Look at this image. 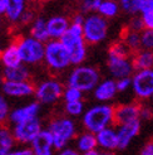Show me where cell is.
<instances>
[{
    "label": "cell",
    "mask_w": 153,
    "mask_h": 155,
    "mask_svg": "<svg viewBox=\"0 0 153 155\" xmlns=\"http://www.w3.org/2000/svg\"><path fill=\"white\" fill-rule=\"evenodd\" d=\"M82 124L86 131L97 135L99 131L111 127V124H114V107L108 104L90 107L84 112Z\"/></svg>",
    "instance_id": "cell-1"
},
{
    "label": "cell",
    "mask_w": 153,
    "mask_h": 155,
    "mask_svg": "<svg viewBox=\"0 0 153 155\" xmlns=\"http://www.w3.org/2000/svg\"><path fill=\"white\" fill-rule=\"evenodd\" d=\"M60 42L69 53L72 64L80 66L87 58V42L83 37V25L70 23L69 29L60 38Z\"/></svg>",
    "instance_id": "cell-2"
},
{
    "label": "cell",
    "mask_w": 153,
    "mask_h": 155,
    "mask_svg": "<svg viewBox=\"0 0 153 155\" xmlns=\"http://www.w3.org/2000/svg\"><path fill=\"white\" fill-rule=\"evenodd\" d=\"M101 82V73L97 68L92 66H75L68 74L67 86L74 87L80 92L94 91Z\"/></svg>",
    "instance_id": "cell-3"
},
{
    "label": "cell",
    "mask_w": 153,
    "mask_h": 155,
    "mask_svg": "<svg viewBox=\"0 0 153 155\" xmlns=\"http://www.w3.org/2000/svg\"><path fill=\"white\" fill-rule=\"evenodd\" d=\"M48 131L52 134L54 149L60 151L67 148V145L72 141L76 135V125L70 117L60 116L53 119L49 125Z\"/></svg>",
    "instance_id": "cell-4"
},
{
    "label": "cell",
    "mask_w": 153,
    "mask_h": 155,
    "mask_svg": "<svg viewBox=\"0 0 153 155\" xmlns=\"http://www.w3.org/2000/svg\"><path fill=\"white\" fill-rule=\"evenodd\" d=\"M44 62L53 73H60L72 64L70 56L60 41H49L45 43Z\"/></svg>",
    "instance_id": "cell-5"
},
{
    "label": "cell",
    "mask_w": 153,
    "mask_h": 155,
    "mask_svg": "<svg viewBox=\"0 0 153 155\" xmlns=\"http://www.w3.org/2000/svg\"><path fill=\"white\" fill-rule=\"evenodd\" d=\"M108 34V20L99 14H89L84 19L83 37L87 44H98L103 42Z\"/></svg>",
    "instance_id": "cell-6"
},
{
    "label": "cell",
    "mask_w": 153,
    "mask_h": 155,
    "mask_svg": "<svg viewBox=\"0 0 153 155\" xmlns=\"http://www.w3.org/2000/svg\"><path fill=\"white\" fill-rule=\"evenodd\" d=\"M23 64H38L44 61L45 44L34 39L33 37H20L15 42Z\"/></svg>",
    "instance_id": "cell-7"
},
{
    "label": "cell",
    "mask_w": 153,
    "mask_h": 155,
    "mask_svg": "<svg viewBox=\"0 0 153 155\" xmlns=\"http://www.w3.org/2000/svg\"><path fill=\"white\" fill-rule=\"evenodd\" d=\"M63 94L64 87L62 82L55 78H49L42 81L35 87L34 96L36 98V102H39L40 105H53L63 97Z\"/></svg>",
    "instance_id": "cell-8"
},
{
    "label": "cell",
    "mask_w": 153,
    "mask_h": 155,
    "mask_svg": "<svg viewBox=\"0 0 153 155\" xmlns=\"http://www.w3.org/2000/svg\"><path fill=\"white\" fill-rule=\"evenodd\" d=\"M42 130L43 129H42L40 119L35 117L21 124H18V125H13L11 133L15 141L21 145H27V144H32L34 139L40 134Z\"/></svg>",
    "instance_id": "cell-9"
},
{
    "label": "cell",
    "mask_w": 153,
    "mask_h": 155,
    "mask_svg": "<svg viewBox=\"0 0 153 155\" xmlns=\"http://www.w3.org/2000/svg\"><path fill=\"white\" fill-rule=\"evenodd\" d=\"M132 90L141 100L153 97V68L136 71L132 76Z\"/></svg>",
    "instance_id": "cell-10"
},
{
    "label": "cell",
    "mask_w": 153,
    "mask_h": 155,
    "mask_svg": "<svg viewBox=\"0 0 153 155\" xmlns=\"http://www.w3.org/2000/svg\"><path fill=\"white\" fill-rule=\"evenodd\" d=\"M108 71L116 80L129 78L134 72V67L132 63V57L126 56H113L108 54Z\"/></svg>",
    "instance_id": "cell-11"
},
{
    "label": "cell",
    "mask_w": 153,
    "mask_h": 155,
    "mask_svg": "<svg viewBox=\"0 0 153 155\" xmlns=\"http://www.w3.org/2000/svg\"><path fill=\"white\" fill-rule=\"evenodd\" d=\"M141 105L138 104H122L114 107V124L118 126L131 124L139 120Z\"/></svg>",
    "instance_id": "cell-12"
},
{
    "label": "cell",
    "mask_w": 153,
    "mask_h": 155,
    "mask_svg": "<svg viewBox=\"0 0 153 155\" xmlns=\"http://www.w3.org/2000/svg\"><path fill=\"white\" fill-rule=\"evenodd\" d=\"M39 112H40V104L36 101H33L21 107H17L14 110H11L9 115V121L13 125H18V124H21L24 121L39 117L38 116Z\"/></svg>",
    "instance_id": "cell-13"
},
{
    "label": "cell",
    "mask_w": 153,
    "mask_h": 155,
    "mask_svg": "<svg viewBox=\"0 0 153 155\" xmlns=\"http://www.w3.org/2000/svg\"><path fill=\"white\" fill-rule=\"evenodd\" d=\"M3 94L8 97H15V98H21V97H29L34 95L35 86L28 81V82H5L2 86Z\"/></svg>",
    "instance_id": "cell-14"
},
{
    "label": "cell",
    "mask_w": 153,
    "mask_h": 155,
    "mask_svg": "<svg viewBox=\"0 0 153 155\" xmlns=\"http://www.w3.org/2000/svg\"><path fill=\"white\" fill-rule=\"evenodd\" d=\"M70 27V20L64 15H54L47 19V28L50 41H60Z\"/></svg>",
    "instance_id": "cell-15"
},
{
    "label": "cell",
    "mask_w": 153,
    "mask_h": 155,
    "mask_svg": "<svg viewBox=\"0 0 153 155\" xmlns=\"http://www.w3.org/2000/svg\"><path fill=\"white\" fill-rule=\"evenodd\" d=\"M30 149L34 155H54L55 149L53 145L52 134L48 131V129L40 131V134L30 144Z\"/></svg>",
    "instance_id": "cell-16"
},
{
    "label": "cell",
    "mask_w": 153,
    "mask_h": 155,
    "mask_svg": "<svg viewBox=\"0 0 153 155\" xmlns=\"http://www.w3.org/2000/svg\"><path fill=\"white\" fill-rule=\"evenodd\" d=\"M141 130V120L133 121L131 124H126V125L118 126L117 129V137H118V149L123 150L128 148L131 141L139 134Z\"/></svg>",
    "instance_id": "cell-17"
},
{
    "label": "cell",
    "mask_w": 153,
    "mask_h": 155,
    "mask_svg": "<svg viewBox=\"0 0 153 155\" xmlns=\"http://www.w3.org/2000/svg\"><path fill=\"white\" fill-rule=\"evenodd\" d=\"M98 148L103 151H114L118 149L117 130L113 127H107L95 135Z\"/></svg>",
    "instance_id": "cell-18"
},
{
    "label": "cell",
    "mask_w": 153,
    "mask_h": 155,
    "mask_svg": "<svg viewBox=\"0 0 153 155\" xmlns=\"http://www.w3.org/2000/svg\"><path fill=\"white\" fill-rule=\"evenodd\" d=\"M118 94L117 83L114 80H103L98 83V86L94 88V97L101 102H108L116 97Z\"/></svg>",
    "instance_id": "cell-19"
},
{
    "label": "cell",
    "mask_w": 153,
    "mask_h": 155,
    "mask_svg": "<svg viewBox=\"0 0 153 155\" xmlns=\"http://www.w3.org/2000/svg\"><path fill=\"white\" fill-rule=\"evenodd\" d=\"M0 63L3 64L4 68H14L23 64L18 51V45L15 42L10 43L2 51V53H0Z\"/></svg>",
    "instance_id": "cell-20"
},
{
    "label": "cell",
    "mask_w": 153,
    "mask_h": 155,
    "mask_svg": "<svg viewBox=\"0 0 153 155\" xmlns=\"http://www.w3.org/2000/svg\"><path fill=\"white\" fill-rule=\"evenodd\" d=\"M2 77L5 82H28L30 78V71L25 64L14 68H3Z\"/></svg>",
    "instance_id": "cell-21"
},
{
    "label": "cell",
    "mask_w": 153,
    "mask_h": 155,
    "mask_svg": "<svg viewBox=\"0 0 153 155\" xmlns=\"http://www.w3.org/2000/svg\"><path fill=\"white\" fill-rule=\"evenodd\" d=\"M75 148L82 155L92 150H95L98 148L97 136L92 133H88V131H84L75 137Z\"/></svg>",
    "instance_id": "cell-22"
},
{
    "label": "cell",
    "mask_w": 153,
    "mask_h": 155,
    "mask_svg": "<svg viewBox=\"0 0 153 155\" xmlns=\"http://www.w3.org/2000/svg\"><path fill=\"white\" fill-rule=\"evenodd\" d=\"M132 63L136 71L153 68V51L141 49L137 53L132 54Z\"/></svg>",
    "instance_id": "cell-23"
},
{
    "label": "cell",
    "mask_w": 153,
    "mask_h": 155,
    "mask_svg": "<svg viewBox=\"0 0 153 155\" xmlns=\"http://www.w3.org/2000/svg\"><path fill=\"white\" fill-rule=\"evenodd\" d=\"M30 37H33L34 39L39 41L44 44L50 41L48 34V28H47V19H44L43 17L35 18L32 27H30Z\"/></svg>",
    "instance_id": "cell-24"
},
{
    "label": "cell",
    "mask_w": 153,
    "mask_h": 155,
    "mask_svg": "<svg viewBox=\"0 0 153 155\" xmlns=\"http://www.w3.org/2000/svg\"><path fill=\"white\" fill-rule=\"evenodd\" d=\"M25 10H27V3L24 0H9V5H8V9L5 13V18L11 23L20 21Z\"/></svg>",
    "instance_id": "cell-25"
},
{
    "label": "cell",
    "mask_w": 153,
    "mask_h": 155,
    "mask_svg": "<svg viewBox=\"0 0 153 155\" xmlns=\"http://www.w3.org/2000/svg\"><path fill=\"white\" fill-rule=\"evenodd\" d=\"M15 139L13 136L11 129L5 125H0V155H8L14 150Z\"/></svg>",
    "instance_id": "cell-26"
},
{
    "label": "cell",
    "mask_w": 153,
    "mask_h": 155,
    "mask_svg": "<svg viewBox=\"0 0 153 155\" xmlns=\"http://www.w3.org/2000/svg\"><path fill=\"white\" fill-rule=\"evenodd\" d=\"M122 42L124 43V45L128 48V51L132 54L137 53L138 51L142 49V44H141V33H136L131 32V30L126 29L124 35L122 38Z\"/></svg>",
    "instance_id": "cell-27"
},
{
    "label": "cell",
    "mask_w": 153,
    "mask_h": 155,
    "mask_svg": "<svg viewBox=\"0 0 153 155\" xmlns=\"http://www.w3.org/2000/svg\"><path fill=\"white\" fill-rule=\"evenodd\" d=\"M119 4L116 2H112V0H104V2H101L98 6L97 14H99L101 17L109 19V18H114L117 17L119 13Z\"/></svg>",
    "instance_id": "cell-28"
},
{
    "label": "cell",
    "mask_w": 153,
    "mask_h": 155,
    "mask_svg": "<svg viewBox=\"0 0 153 155\" xmlns=\"http://www.w3.org/2000/svg\"><path fill=\"white\" fill-rule=\"evenodd\" d=\"M63 98L65 104L68 102H78V101H83V92H80L79 90H76L74 87H65L64 88V94H63Z\"/></svg>",
    "instance_id": "cell-29"
},
{
    "label": "cell",
    "mask_w": 153,
    "mask_h": 155,
    "mask_svg": "<svg viewBox=\"0 0 153 155\" xmlns=\"http://www.w3.org/2000/svg\"><path fill=\"white\" fill-rule=\"evenodd\" d=\"M64 110L65 112L72 116V117H76V116H80L84 111V104L83 101H78V102H68L64 105Z\"/></svg>",
    "instance_id": "cell-30"
},
{
    "label": "cell",
    "mask_w": 153,
    "mask_h": 155,
    "mask_svg": "<svg viewBox=\"0 0 153 155\" xmlns=\"http://www.w3.org/2000/svg\"><path fill=\"white\" fill-rule=\"evenodd\" d=\"M10 106L5 96L0 95V125H4V122L9 120L10 115Z\"/></svg>",
    "instance_id": "cell-31"
},
{
    "label": "cell",
    "mask_w": 153,
    "mask_h": 155,
    "mask_svg": "<svg viewBox=\"0 0 153 155\" xmlns=\"http://www.w3.org/2000/svg\"><path fill=\"white\" fill-rule=\"evenodd\" d=\"M141 44L142 49L153 51V30H143L141 33Z\"/></svg>",
    "instance_id": "cell-32"
},
{
    "label": "cell",
    "mask_w": 153,
    "mask_h": 155,
    "mask_svg": "<svg viewBox=\"0 0 153 155\" xmlns=\"http://www.w3.org/2000/svg\"><path fill=\"white\" fill-rule=\"evenodd\" d=\"M101 4V0H86L80 4V13H90L93 14L94 12L98 10V6Z\"/></svg>",
    "instance_id": "cell-33"
},
{
    "label": "cell",
    "mask_w": 153,
    "mask_h": 155,
    "mask_svg": "<svg viewBox=\"0 0 153 155\" xmlns=\"http://www.w3.org/2000/svg\"><path fill=\"white\" fill-rule=\"evenodd\" d=\"M128 30L131 32H136V33H142L144 30V25H143V21H142V18L141 17H134L129 20V24L127 27Z\"/></svg>",
    "instance_id": "cell-34"
},
{
    "label": "cell",
    "mask_w": 153,
    "mask_h": 155,
    "mask_svg": "<svg viewBox=\"0 0 153 155\" xmlns=\"http://www.w3.org/2000/svg\"><path fill=\"white\" fill-rule=\"evenodd\" d=\"M137 13L146 14L153 10V0H136Z\"/></svg>",
    "instance_id": "cell-35"
},
{
    "label": "cell",
    "mask_w": 153,
    "mask_h": 155,
    "mask_svg": "<svg viewBox=\"0 0 153 155\" xmlns=\"http://www.w3.org/2000/svg\"><path fill=\"white\" fill-rule=\"evenodd\" d=\"M119 8L124 10L128 14H137V6H136V0H122L119 3Z\"/></svg>",
    "instance_id": "cell-36"
},
{
    "label": "cell",
    "mask_w": 153,
    "mask_h": 155,
    "mask_svg": "<svg viewBox=\"0 0 153 155\" xmlns=\"http://www.w3.org/2000/svg\"><path fill=\"white\" fill-rule=\"evenodd\" d=\"M117 83V91L118 92H124L127 91L129 87H132V77L129 78H120L116 81Z\"/></svg>",
    "instance_id": "cell-37"
},
{
    "label": "cell",
    "mask_w": 153,
    "mask_h": 155,
    "mask_svg": "<svg viewBox=\"0 0 153 155\" xmlns=\"http://www.w3.org/2000/svg\"><path fill=\"white\" fill-rule=\"evenodd\" d=\"M142 21H143V25L144 29L147 30H153V10L146 14H142Z\"/></svg>",
    "instance_id": "cell-38"
},
{
    "label": "cell",
    "mask_w": 153,
    "mask_h": 155,
    "mask_svg": "<svg viewBox=\"0 0 153 155\" xmlns=\"http://www.w3.org/2000/svg\"><path fill=\"white\" fill-rule=\"evenodd\" d=\"M34 20H35L34 12L32 9H27L24 12V14H23L21 19H20V23H21V24H24V25H27V24H33Z\"/></svg>",
    "instance_id": "cell-39"
},
{
    "label": "cell",
    "mask_w": 153,
    "mask_h": 155,
    "mask_svg": "<svg viewBox=\"0 0 153 155\" xmlns=\"http://www.w3.org/2000/svg\"><path fill=\"white\" fill-rule=\"evenodd\" d=\"M153 119V110L149 106H143L141 105V115L139 120H151Z\"/></svg>",
    "instance_id": "cell-40"
},
{
    "label": "cell",
    "mask_w": 153,
    "mask_h": 155,
    "mask_svg": "<svg viewBox=\"0 0 153 155\" xmlns=\"http://www.w3.org/2000/svg\"><path fill=\"white\" fill-rule=\"evenodd\" d=\"M8 155H34L32 149L30 148H25V146H23V148H19V149H14L11 153H9Z\"/></svg>",
    "instance_id": "cell-41"
},
{
    "label": "cell",
    "mask_w": 153,
    "mask_h": 155,
    "mask_svg": "<svg viewBox=\"0 0 153 155\" xmlns=\"http://www.w3.org/2000/svg\"><path fill=\"white\" fill-rule=\"evenodd\" d=\"M139 155H153V141L147 143L139 151Z\"/></svg>",
    "instance_id": "cell-42"
},
{
    "label": "cell",
    "mask_w": 153,
    "mask_h": 155,
    "mask_svg": "<svg viewBox=\"0 0 153 155\" xmlns=\"http://www.w3.org/2000/svg\"><path fill=\"white\" fill-rule=\"evenodd\" d=\"M84 19H86V17H84L82 13H76L72 18L70 23H73V24H78V25H83L84 24Z\"/></svg>",
    "instance_id": "cell-43"
},
{
    "label": "cell",
    "mask_w": 153,
    "mask_h": 155,
    "mask_svg": "<svg viewBox=\"0 0 153 155\" xmlns=\"http://www.w3.org/2000/svg\"><path fill=\"white\" fill-rule=\"evenodd\" d=\"M57 155H82L76 149H72V148H65L63 150L58 151Z\"/></svg>",
    "instance_id": "cell-44"
},
{
    "label": "cell",
    "mask_w": 153,
    "mask_h": 155,
    "mask_svg": "<svg viewBox=\"0 0 153 155\" xmlns=\"http://www.w3.org/2000/svg\"><path fill=\"white\" fill-rule=\"evenodd\" d=\"M8 5H9V0H0V15H5Z\"/></svg>",
    "instance_id": "cell-45"
},
{
    "label": "cell",
    "mask_w": 153,
    "mask_h": 155,
    "mask_svg": "<svg viewBox=\"0 0 153 155\" xmlns=\"http://www.w3.org/2000/svg\"><path fill=\"white\" fill-rule=\"evenodd\" d=\"M83 155H101V150L95 149V150H92V151L86 153V154H83Z\"/></svg>",
    "instance_id": "cell-46"
},
{
    "label": "cell",
    "mask_w": 153,
    "mask_h": 155,
    "mask_svg": "<svg viewBox=\"0 0 153 155\" xmlns=\"http://www.w3.org/2000/svg\"><path fill=\"white\" fill-rule=\"evenodd\" d=\"M101 155H116V153L114 151H103V150H101Z\"/></svg>",
    "instance_id": "cell-47"
},
{
    "label": "cell",
    "mask_w": 153,
    "mask_h": 155,
    "mask_svg": "<svg viewBox=\"0 0 153 155\" xmlns=\"http://www.w3.org/2000/svg\"><path fill=\"white\" fill-rule=\"evenodd\" d=\"M3 83H4V80H3V77H2V74H0V87L3 86Z\"/></svg>",
    "instance_id": "cell-48"
},
{
    "label": "cell",
    "mask_w": 153,
    "mask_h": 155,
    "mask_svg": "<svg viewBox=\"0 0 153 155\" xmlns=\"http://www.w3.org/2000/svg\"><path fill=\"white\" fill-rule=\"evenodd\" d=\"M0 27H2V15H0Z\"/></svg>",
    "instance_id": "cell-49"
},
{
    "label": "cell",
    "mask_w": 153,
    "mask_h": 155,
    "mask_svg": "<svg viewBox=\"0 0 153 155\" xmlns=\"http://www.w3.org/2000/svg\"><path fill=\"white\" fill-rule=\"evenodd\" d=\"M2 51H3V49H2V43H0V53H2Z\"/></svg>",
    "instance_id": "cell-50"
},
{
    "label": "cell",
    "mask_w": 153,
    "mask_h": 155,
    "mask_svg": "<svg viewBox=\"0 0 153 155\" xmlns=\"http://www.w3.org/2000/svg\"><path fill=\"white\" fill-rule=\"evenodd\" d=\"M152 101H153V97H152Z\"/></svg>",
    "instance_id": "cell-51"
}]
</instances>
